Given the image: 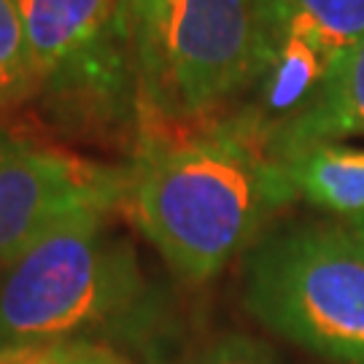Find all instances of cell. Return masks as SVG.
<instances>
[{"label":"cell","mask_w":364,"mask_h":364,"mask_svg":"<svg viewBox=\"0 0 364 364\" xmlns=\"http://www.w3.org/2000/svg\"><path fill=\"white\" fill-rule=\"evenodd\" d=\"M294 195L262 119L237 117L183 135L144 130L127 203L170 270L205 284L254 246Z\"/></svg>","instance_id":"1"},{"label":"cell","mask_w":364,"mask_h":364,"mask_svg":"<svg viewBox=\"0 0 364 364\" xmlns=\"http://www.w3.org/2000/svg\"><path fill=\"white\" fill-rule=\"evenodd\" d=\"M346 224H348V230H351V232L359 237V243L364 246V216H356V219L346 221Z\"/></svg>","instance_id":"15"},{"label":"cell","mask_w":364,"mask_h":364,"mask_svg":"<svg viewBox=\"0 0 364 364\" xmlns=\"http://www.w3.org/2000/svg\"><path fill=\"white\" fill-rule=\"evenodd\" d=\"M65 351H68V343L3 348V351H0V364H63Z\"/></svg>","instance_id":"14"},{"label":"cell","mask_w":364,"mask_h":364,"mask_svg":"<svg viewBox=\"0 0 364 364\" xmlns=\"http://www.w3.org/2000/svg\"><path fill=\"white\" fill-rule=\"evenodd\" d=\"M146 364H168V362H165V356L154 348L151 353H146Z\"/></svg>","instance_id":"16"},{"label":"cell","mask_w":364,"mask_h":364,"mask_svg":"<svg viewBox=\"0 0 364 364\" xmlns=\"http://www.w3.org/2000/svg\"><path fill=\"white\" fill-rule=\"evenodd\" d=\"M38 90L103 43L114 30L130 25L127 0H16Z\"/></svg>","instance_id":"6"},{"label":"cell","mask_w":364,"mask_h":364,"mask_svg":"<svg viewBox=\"0 0 364 364\" xmlns=\"http://www.w3.org/2000/svg\"><path fill=\"white\" fill-rule=\"evenodd\" d=\"M63 364H135V362H132L127 353L119 351L117 346H111V343L78 340V343H68Z\"/></svg>","instance_id":"13"},{"label":"cell","mask_w":364,"mask_h":364,"mask_svg":"<svg viewBox=\"0 0 364 364\" xmlns=\"http://www.w3.org/2000/svg\"><path fill=\"white\" fill-rule=\"evenodd\" d=\"M267 70L254 0H173L141 65L144 119L203 117Z\"/></svg>","instance_id":"4"},{"label":"cell","mask_w":364,"mask_h":364,"mask_svg":"<svg viewBox=\"0 0 364 364\" xmlns=\"http://www.w3.org/2000/svg\"><path fill=\"white\" fill-rule=\"evenodd\" d=\"M254 3H257V16H259L262 11H267V9L273 6L275 0H254Z\"/></svg>","instance_id":"17"},{"label":"cell","mask_w":364,"mask_h":364,"mask_svg":"<svg viewBox=\"0 0 364 364\" xmlns=\"http://www.w3.org/2000/svg\"><path fill=\"white\" fill-rule=\"evenodd\" d=\"M130 192V170L0 130V270L81 210L108 213Z\"/></svg>","instance_id":"5"},{"label":"cell","mask_w":364,"mask_h":364,"mask_svg":"<svg viewBox=\"0 0 364 364\" xmlns=\"http://www.w3.org/2000/svg\"><path fill=\"white\" fill-rule=\"evenodd\" d=\"M264 130L281 162L308 146L364 135V41L326 70L324 81L291 117Z\"/></svg>","instance_id":"7"},{"label":"cell","mask_w":364,"mask_h":364,"mask_svg":"<svg viewBox=\"0 0 364 364\" xmlns=\"http://www.w3.org/2000/svg\"><path fill=\"white\" fill-rule=\"evenodd\" d=\"M257 19L267 65L278 43L294 41L308 46L329 70L364 41V0H275Z\"/></svg>","instance_id":"8"},{"label":"cell","mask_w":364,"mask_h":364,"mask_svg":"<svg viewBox=\"0 0 364 364\" xmlns=\"http://www.w3.org/2000/svg\"><path fill=\"white\" fill-rule=\"evenodd\" d=\"M186 364H287L270 343L246 332H219L205 340Z\"/></svg>","instance_id":"11"},{"label":"cell","mask_w":364,"mask_h":364,"mask_svg":"<svg viewBox=\"0 0 364 364\" xmlns=\"http://www.w3.org/2000/svg\"><path fill=\"white\" fill-rule=\"evenodd\" d=\"M297 195L351 221L364 216V149L316 144L284 159Z\"/></svg>","instance_id":"9"},{"label":"cell","mask_w":364,"mask_h":364,"mask_svg":"<svg viewBox=\"0 0 364 364\" xmlns=\"http://www.w3.org/2000/svg\"><path fill=\"white\" fill-rule=\"evenodd\" d=\"M156 299L130 240L103 210H81L0 275V351L97 338L144 340Z\"/></svg>","instance_id":"2"},{"label":"cell","mask_w":364,"mask_h":364,"mask_svg":"<svg viewBox=\"0 0 364 364\" xmlns=\"http://www.w3.org/2000/svg\"><path fill=\"white\" fill-rule=\"evenodd\" d=\"M170 3L173 0H127V19H130L138 70L154 52L159 33H162V25L168 19Z\"/></svg>","instance_id":"12"},{"label":"cell","mask_w":364,"mask_h":364,"mask_svg":"<svg viewBox=\"0 0 364 364\" xmlns=\"http://www.w3.org/2000/svg\"><path fill=\"white\" fill-rule=\"evenodd\" d=\"M243 305L267 332L332 364H364V246L348 224L302 221L257 240Z\"/></svg>","instance_id":"3"},{"label":"cell","mask_w":364,"mask_h":364,"mask_svg":"<svg viewBox=\"0 0 364 364\" xmlns=\"http://www.w3.org/2000/svg\"><path fill=\"white\" fill-rule=\"evenodd\" d=\"M38 92L16 0H0V108L16 105Z\"/></svg>","instance_id":"10"}]
</instances>
